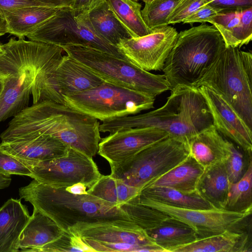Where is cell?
Wrapping results in <instances>:
<instances>
[{
  "instance_id": "cell-1",
  "label": "cell",
  "mask_w": 252,
  "mask_h": 252,
  "mask_svg": "<svg viewBox=\"0 0 252 252\" xmlns=\"http://www.w3.org/2000/svg\"><path fill=\"white\" fill-rule=\"evenodd\" d=\"M99 125L98 120L65 104L42 100L15 115L0 138L3 142L50 135L93 158L101 139Z\"/></svg>"
},
{
  "instance_id": "cell-2",
  "label": "cell",
  "mask_w": 252,
  "mask_h": 252,
  "mask_svg": "<svg viewBox=\"0 0 252 252\" xmlns=\"http://www.w3.org/2000/svg\"><path fill=\"white\" fill-rule=\"evenodd\" d=\"M0 54V123L28 106L37 76L63 56L56 45L10 38Z\"/></svg>"
},
{
  "instance_id": "cell-3",
  "label": "cell",
  "mask_w": 252,
  "mask_h": 252,
  "mask_svg": "<svg viewBox=\"0 0 252 252\" xmlns=\"http://www.w3.org/2000/svg\"><path fill=\"white\" fill-rule=\"evenodd\" d=\"M213 125L206 100L196 88L180 86L171 90L166 103L148 113L103 121L100 132L110 133L136 127H155L186 143L193 136Z\"/></svg>"
},
{
  "instance_id": "cell-4",
  "label": "cell",
  "mask_w": 252,
  "mask_h": 252,
  "mask_svg": "<svg viewBox=\"0 0 252 252\" xmlns=\"http://www.w3.org/2000/svg\"><path fill=\"white\" fill-rule=\"evenodd\" d=\"M22 199L50 218L64 231L79 223L130 220L122 208L89 193L74 194L33 179L19 189Z\"/></svg>"
},
{
  "instance_id": "cell-5",
  "label": "cell",
  "mask_w": 252,
  "mask_h": 252,
  "mask_svg": "<svg viewBox=\"0 0 252 252\" xmlns=\"http://www.w3.org/2000/svg\"><path fill=\"white\" fill-rule=\"evenodd\" d=\"M225 47L213 26L202 23L178 33L162 70L171 90L194 88Z\"/></svg>"
},
{
  "instance_id": "cell-6",
  "label": "cell",
  "mask_w": 252,
  "mask_h": 252,
  "mask_svg": "<svg viewBox=\"0 0 252 252\" xmlns=\"http://www.w3.org/2000/svg\"><path fill=\"white\" fill-rule=\"evenodd\" d=\"M252 55L225 47L194 88L205 86L219 94L252 129Z\"/></svg>"
},
{
  "instance_id": "cell-7",
  "label": "cell",
  "mask_w": 252,
  "mask_h": 252,
  "mask_svg": "<svg viewBox=\"0 0 252 252\" xmlns=\"http://www.w3.org/2000/svg\"><path fill=\"white\" fill-rule=\"evenodd\" d=\"M73 58L105 82L154 97L171 88L163 74L147 71L129 61L83 45L61 46Z\"/></svg>"
},
{
  "instance_id": "cell-8",
  "label": "cell",
  "mask_w": 252,
  "mask_h": 252,
  "mask_svg": "<svg viewBox=\"0 0 252 252\" xmlns=\"http://www.w3.org/2000/svg\"><path fill=\"white\" fill-rule=\"evenodd\" d=\"M189 156L187 143L168 136L110 166V175L141 191Z\"/></svg>"
},
{
  "instance_id": "cell-9",
  "label": "cell",
  "mask_w": 252,
  "mask_h": 252,
  "mask_svg": "<svg viewBox=\"0 0 252 252\" xmlns=\"http://www.w3.org/2000/svg\"><path fill=\"white\" fill-rule=\"evenodd\" d=\"M63 104L102 122L154 107L155 97L107 82L63 96Z\"/></svg>"
},
{
  "instance_id": "cell-10",
  "label": "cell",
  "mask_w": 252,
  "mask_h": 252,
  "mask_svg": "<svg viewBox=\"0 0 252 252\" xmlns=\"http://www.w3.org/2000/svg\"><path fill=\"white\" fill-rule=\"evenodd\" d=\"M105 81L67 55L40 73L32 88L33 104L50 100L63 104V96L94 88Z\"/></svg>"
},
{
  "instance_id": "cell-11",
  "label": "cell",
  "mask_w": 252,
  "mask_h": 252,
  "mask_svg": "<svg viewBox=\"0 0 252 252\" xmlns=\"http://www.w3.org/2000/svg\"><path fill=\"white\" fill-rule=\"evenodd\" d=\"M139 203L158 210L192 227L198 237L220 234L227 231H243L249 228L252 209L243 212L226 209H191L179 208L138 195Z\"/></svg>"
},
{
  "instance_id": "cell-12",
  "label": "cell",
  "mask_w": 252,
  "mask_h": 252,
  "mask_svg": "<svg viewBox=\"0 0 252 252\" xmlns=\"http://www.w3.org/2000/svg\"><path fill=\"white\" fill-rule=\"evenodd\" d=\"M25 165L32 172V178L57 188L78 183L89 188L101 175L93 158L70 147L64 157Z\"/></svg>"
},
{
  "instance_id": "cell-13",
  "label": "cell",
  "mask_w": 252,
  "mask_h": 252,
  "mask_svg": "<svg viewBox=\"0 0 252 252\" xmlns=\"http://www.w3.org/2000/svg\"><path fill=\"white\" fill-rule=\"evenodd\" d=\"M178 34L168 25L155 29L147 35L123 40L117 47L129 61L142 69L161 70Z\"/></svg>"
},
{
  "instance_id": "cell-14",
  "label": "cell",
  "mask_w": 252,
  "mask_h": 252,
  "mask_svg": "<svg viewBox=\"0 0 252 252\" xmlns=\"http://www.w3.org/2000/svg\"><path fill=\"white\" fill-rule=\"evenodd\" d=\"M168 136L167 132L155 127L119 130L101 139L97 153L112 166Z\"/></svg>"
},
{
  "instance_id": "cell-15",
  "label": "cell",
  "mask_w": 252,
  "mask_h": 252,
  "mask_svg": "<svg viewBox=\"0 0 252 252\" xmlns=\"http://www.w3.org/2000/svg\"><path fill=\"white\" fill-rule=\"evenodd\" d=\"M69 231L82 238L109 243H127L146 247L150 252H166L144 229L130 220L79 223Z\"/></svg>"
},
{
  "instance_id": "cell-16",
  "label": "cell",
  "mask_w": 252,
  "mask_h": 252,
  "mask_svg": "<svg viewBox=\"0 0 252 252\" xmlns=\"http://www.w3.org/2000/svg\"><path fill=\"white\" fill-rule=\"evenodd\" d=\"M203 95L212 116L213 125L224 137L245 152H252V129L219 94L201 86L197 88Z\"/></svg>"
},
{
  "instance_id": "cell-17",
  "label": "cell",
  "mask_w": 252,
  "mask_h": 252,
  "mask_svg": "<svg viewBox=\"0 0 252 252\" xmlns=\"http://www.w3.org/2000/svg\"><path fill=\"white\" fill-rule=\"evenodd\" d=\"M0 146L25 164L64 157L67 154L69 148L59 139L47 135L1 142Z\"/></svg>"
},
{
  "instance_id": "cell-18",
  "label": "cell",
  "mask_w": 252,
  "mask_h": 252,
  "mask_svg": "<svg viewBox=\"0 0 252 252\" xmlns=\"http://www.w3.org/2000/svg\"><path fill=\"white\" fill-rule=\"evenodd\" d=\"M76 15V11L71 8H61L26 37L30 40L60 46L67 45H87L80 34Z\"/></svg>"
},
{
  "instance_id": "cell-19",
  "label": "cell",
  "mask_w": 252,
  "mask_h": 252,
  "mask_svg": "<svg viewBox=\"0 0 252 252\" xmlns=\"http://www.w3.org/2000/svg\"><path fill=\"white\" fill-rule=\"evenodd\" d=\"M219 32L225 47H240L252 39V7L223 10L209 22Z\"/></svg>"
},
{
  "instance_id": "cell-20",
  "label": "cell",
  "mask_w": 252,
  "mask_h": 252,
  "mask_svg": "<svg viewBox=\"0 0 252 252\" xmlns=\"http://www.w3.org/2000/svg\"><path fill=\"white\" fill-rule=\"evenodd\" d=\"M30 217L20 199L10 198L0 208V252L19 251L20 236Z\"/></svg>"
},
{
  "instance_id": "cell-21",
  "label": "cell",
  "mask_w": 252,
  "mask_h": 252,
  "mask_svg": "<svg viewBox=\"0 0 252 252\" xmlns=\"http://www.w3.org/2000/svg\"><path fill=\"white\" fill-rule=\"evenodd\" d=\"M249 230L227 231L174 248L170 252H251V235Z\"/></svg>"
},
{
  "instance_id": "cell-22",
  "label": "cell",
  "mask_w": 252,
  "mask_h": 252,
  "mask_svg": "<svg viewBox=\"0 0 252 252\" xmlns=\"http://www.w3.org/2000/svg\"><path fill=\"white\" fill-rule=\"evenodd\" d=\"M63 231L52 220L33 208L20 236L19 249L23 252H39L43 247L58 239Z\"/></svg>"
},
{
  "instance_id": "cell-23",
  "label": "cell",
  "mask_w": 252,
  "mask_h": 252,
  "mask_svg": "<svg viewBox=\"0 0 252 252\" xmlns=\"http://www.w3.org/2000/svg\"><path fill=\"white\" fill-rule=\"evenodd\" d=\"M230 184L224 160L204 169L196 192L214 208L224 209Z\"/></svg>"
},
{
  "instance_id": "cell-24",
  "label": "cell",
  "mask_w": 252,
  "mask_h": 252,
  "mask_svg": "<svg viewBox=\"0 0 252 252\" xmlns=\"http://www.w3.org/2000/svg\"><path fill=\"white\" fill-rule=\"evenodd\" d=\"M225 138L212 125L189 140V155L204 169L225 159Z\"/></svg>"
},
{
  "instance_id": "cell-25",
  "label": "cell",
  "mask_w": 252,
  "mask_h": 252,
  "mask_svg": "<svg viewBox=\"0 0 252 252\" xmlns=\"http://www.w3.org/2000/svg\"><path fill=\"white\" fill-rule=\"evenodd\" d=\"M61 8L44 6L18 8L2 12L7 33L24 38L43 24Z\"/></svg>"
},
{
  "instance_id": "cell-26",
  "label": "cell",
  "mask_w": 252,
  "mask_h": 252,
  "mask_svg": "<svg viewBox=\"0 0 252 252\" xmlns=\"http://www.w3.org/2000/svg\"><path fill=\"white\" fill-rule=\"evenodd\" d=\"M85 13L95 32L112 45L117 47L122 41L133 37L111 10L106 0Z\"/></svg>"
},
{
  "instance_id": "cell-27",
  "label": "cell",
  "mask_w": 252,
  "mask_h": 252,
  "mask_svg": "<svg viewBox=\"0 0 252 252\" xmlns=\"http://www.w3.org/2000/svg\"><path fill=\"white\" fill-rule=\"evenodd\" d=\"M203 171L204 168L189 155L182 162L147 187H163L185 193H195Z\"/></svg>"
},
{
  "instance_id": "cell-28",
  "label": "cell",
  "mask_w": 252,
  "mask_h": 252,
  "mask_svg": "<svg viewBox=\"0 0 252 252\" xmlns=\"http://www.w3.org/2000/svg\"><path fill=\"white\" fill-rule=\"evenodd\" d=\"M145 231L166 252H170L174 248L189 244L198 238L189 225L170 216L158 226Z\"/></svg>"
},
{
  "instance_id": "cell-29",
  "label": "cell",
  "mask_w": 252,
  "mask_h": 252,
  "mask_svg": "<svg viewBox=\"0 0 252 252\" xmlns=\"http://www.w3.org/2000/svg\"><path fill=\"white\" fill-rule=\"evenodd\" d=\"M139 195L179 208L215 209L196 192L187 193L167 187L148 186L143 189Z\"/></svg>"
},
{
  "instance_id": "cell-30",
  "label": "cell",
  "mask_w": 252,
  "mask_h": 252,
  "mask_svg": "<svg viewBox=\"0 0 252 252\" xmlns=\"http://www.w3.org/2000/svg\"><path fill=\"white\" fill-rule=\"evenodd\" d=\"M87 191L118 208L138 196L140 192L139 189L126 185L110 175H101Z\"/></svg>"
},
{
  "instance_id": "cell-31",
  "label": "cell",
  "mask_w": 252,
  "mask_h": 252,
  "mask_svg": "<svg viewBox=\"0 0 252 252\" xmlns=\"http://www.w3.org/2000/svg\"><path fill=\"white\" fill-rule=\"evenodd\" d=\"M111 10L133 37L147 35L153 30L145 24L141 5L135 0H106Z\"/></svg>"
},
{
  "instance_id": "cell-32",
  "label": "cell",
  "mask_w": 252,
  "mask_h": 252,
  "mask_svg": "<svg viewBox=\"0 0 252 252\" xmlns=\"http://www.w3.org/2000/svg\"><path fill=\"white\" fill-rule=\"evenodd\" d=\"M250 209H252V157L242 177L230 183L224 209L243 212Z\"/></svg>"
},
{
  "instance_id": "cell-33",
  "label": "cell",
  "mask_w": 252,
  "mask_h": 252,
  "mask_svg": "<svg viewBox=\"0 0 252 252\" xmlns=\"http://www.w3.org/2000/svg\"><path fill=\"white\" fill-rule=\"evenodd\" d=\"M120 207L132 221L144 230L158 226L169 217L158 210L139 203L136 197Z\"/></svg>"
},
{
  "instance_id": "cell-34",
  "label": "cell",
  "mask_w": 252,
  "mask_h": 252,
  "mask_svg": "<svg viewBox=\"0 0 252 252\" xmlns=\"http://www.w3.org/2000/svg\"><path fill=\"white\" fill-rule=\"evenodd\" d=\"M179 0H146L141 9L143 19L151 30L168 25V19Z\"/></svg>"
},
{
  "instance_id": "cell-35",
  "label": "cell",
  "mask_w": 252,
  "mask_h": 252,
  "mask_svg": "<svg viewBox=\"0 0 252 252\" xmlns=\"http://www.w3.org/2000/svg\"><path fill=\"white\" fill-rule=\"evenodd\" d=\"M94 252L78 235L70 231H63L55 241L43 247L39 252Z\"/></svg>"
},
{
  "instance_id": "cell-36",
  "label": "cell",
  "mask_w": 252,
  "mask_h": 252,
  "mask_svg": "<svg viewBox=\"0 0 252 252\" xmlns=\"http://www.w3.org/2000/svg\"><path fill=\"white\" fill-rule=\"evenodd\" d=\"M225 138V162L230 183L238 181L245 170L244 156L236 144Z\"/></svg>"
},
{
  "instance_id": "cell-37",
  "label": "cell",
  "mask_w": 252,
  "mask_h": 252,
  "mask_svg": "<svg viewBox=\"0 0 252 252\" xmlns=\"http://www.w3.org/2000/svg\"><path fill=\"white\" fill-rule=\"evenodd\" d=\"M0 174L19 175L31 177L30 169L19 159L4 151L0 146Z\"/></svg>"
},
{
  "instance_id": "cell-38",
  "label": "cell",
  "mask_w": 252,
  "mask_h": 252,
  "mask_svg": "<svg viewBox=\"0 0 252 252\" xmlns=\"http://www.w3.org/2000/svg\"><path fill=\"white\" fill-rule=\"evenodd\" d=\"M94 252H149L146 247L127 243H109L82 238Z\"/></svg>"
},
{
  "instance_id": "cell-39",
  "label": "cell",
  "mask_w": 252,
  "mask_h": 252,
  "mask_svg": "<svg viewBox=\"0 0 252 252\" xmlns=\"http://www.w3.org/2000/svg\"><path fill=\"white\" fill-rule=\"evenodd\" d=\"M205 4V0H179L169 16L168 24L183 22L186 18Z\"/></svg>"
},
{
  "instance_id": "cell-40",
  "label": "cell",
  "mask_w": 252,
  "mask_h": 252,
  "mask_svg": "<svg viewBox=\"0 0 252 252\" xmlns=\"http://www.w3.org/2000/svg\"><path fill=\"white\" fill-rule=\"evenodd\" d=\"M223 10L216 8L207 3L202 6L192 14L186 18L183 23L210 22L211 19Z\"/></svg>"
},
{
  "instance_id": "cell-41",
  "label": "cell",
  "mask_w": 252,
  "mask_h": 252,
  "mask_svg": "<svg viewBox=\"0 0 252 252\" xmlns=\"http://www.w3.org/2000/svg\"><path fill=\"white\" fill-rule=\"evenodd\" d=\"M206 3L222 10L244 9L252 7V0H205Z\"/></svg>"
},
{
  "instance_id": "cell-42",
  "label": "cell",
  "mask_w": 252,
  "mask_h": 252,
  "mask_svg": "<svg viewBox=\"0 0 252 252\" xmlns=\"http://www.w3.org/2000/svg\"><path fill=\"white\" fill-rule=\"evenodd\" d=\"M33 6H42L35 0H0V11ZM3 15V14H2Z\"/></svg>"
},
{
  "instance_id": "cell-43",
  "label": "cell",
  "mask_w": 252,
  "mask_h": 252,
  "mask_svg": "<svg viewBox=\"0 0 252 252\" xmlns=\"http://www.w3.org/2000/svg\"><path fill=\"white\" fill-rule=\"evenodd\" d=\"M104 0H75L72 8L76 14L87 13Z\"/></svg>"
},
{
  "instance_id": "cell-44",
  "label": "cell",
  "mask_w": 252,
  "mask_h": 252,
  "mask_svg": "<svg viewBox=\"0 0 252 252\" xmlns=\"http://www.w3.org/2000/svg\"><path fill=\"white\" fill-rule=\"evenodd\" d=\"M42 6L55 8H71L75 0H35Z\"/></svg>"
},
{
  "instance_id": "cell-45",
  "label": "cell",
  "mask_w": 252,
  "mask_h": 252,
  "mask_svg": "<svg viewBox=\"0 0 252 252\" xmlns=\"http://www.w3.org/2000/svg\"><path fill=\"white\" fill-rule=\"evenodd\" d=\"M86 187L81 183H78L72 186L63 188L68 192L77 195L87 194Z\"/></svg>"
},
{
  "instance_id": "cell-46",
  "label": "cell",
  "mask_w": 252,
  "mask_h": 252,
  "mask_svg": "<svg viewBox=\"0 0 252 252\" xmlns=\"http://www.w3.org/2000/svg\"><path fill=\"white\" fill-rule=\"evenodd\" d=\"M11 182L10 175H5L0 174V189L8 187Z\"/></svg>"
},
{
  "instance_id": "cell-47",
  "label": "cell",
  "mask_w": 252,
  "mask_h": 252,
  "mask_svg": "<svg viewBox=\"0 0 252 252\" xmlns=\"http://www.w3.org/2000/svg\"><path fill=\"white\" fill-rule=\"evenodd\" d=\"M7 33L6 25L3 15L0 11V36Z\"/></svg>"
},
{
  "instance_id": "cell-48",
  "label": "cell",
  "mask_w": 252,
  "mask_h": 252,
  "mask_svg": "<svg viewBox=\"0 0 252 252\" xmlns=\"http://www.w3.org/2000/svg\"><path fill=\"white\" fill-rule=\"evenodd\" d=\"M2 44H1L0 43V54L2 53V52H3V49L2 48V46H1Z\"/></svg>"
},
{
  "instance_id": "cell-49",
  "label": "cell",
  "mask_w": 252,
  "mask_h": 252,
  "mask_svg": "<svg viewBox=\"0 0 252 252\" xmlns=\"http://www.w3.org/2000/svg\"><path fill=\"white\" fill-rule=\"evenodd\" d=\"M142 0L144 1H145V0Z\"/></svg>"
},
{
  "instance_id": "cell-50",
  "label": "cell",
  "mask_w": 252,
  "mask_h": 252,
  "mask_svg": "<svg viewBox=\"0 0 252 252\" xmlns=\"http://www.w3.org/2000/svg\"></svg>"
}]
</instances>
